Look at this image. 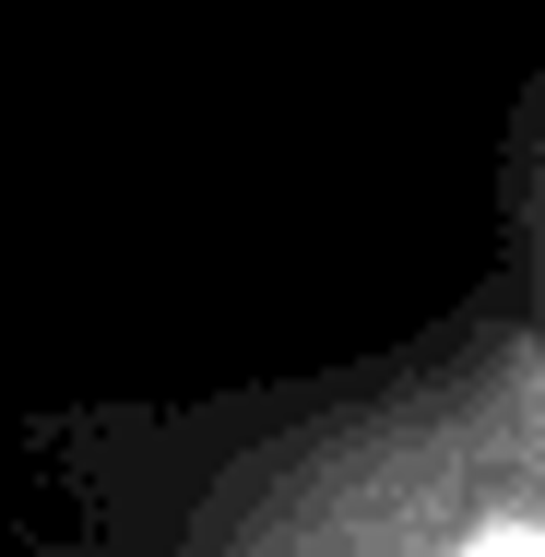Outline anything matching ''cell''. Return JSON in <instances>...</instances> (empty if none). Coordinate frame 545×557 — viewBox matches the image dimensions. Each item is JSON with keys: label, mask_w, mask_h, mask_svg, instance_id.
I'll return each mask as SVG.
<instances>
[{"label": "cell", "mask_w": 545, "mask_h": 557, "mask_svg": "<svg viewBox=\"0 0 545 557\" xmlns=\"http://www.w3.org/2000/svg\"><path fill=\"white\" fill-rule=\"evenodd\" d=\"M486 557H545V546H486Z\"/></svg>", "instance_id": "1"}]
</instances>
